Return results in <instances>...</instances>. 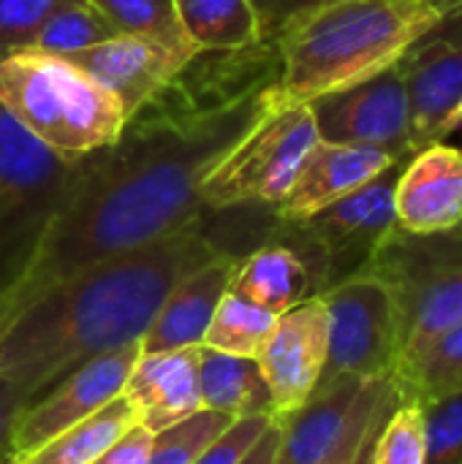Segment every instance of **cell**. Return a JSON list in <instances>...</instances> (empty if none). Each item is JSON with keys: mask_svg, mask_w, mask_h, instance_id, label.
I'll return each mask as SVG.
<instances>
[{"mask_svg": "<svg viewBox=\"0 0 462 464\" xmlns=\"http://www.w3.org/2000/svg\"><path fill=\"white\" fill-rule=\"evenodd\" d=\"M272 106H283L278 82L259 54L199 52L112 147L82 158L68 198L0 294V326L65 280L210 215L199 185Z\"/></svg>", "mask_w": 462, "mask_h": 464, "instance_id": "obj_1", "label": "cell"}, {"mask_svg": "<svg viewBox=\"0 0 462 464\" xmlns=\"http://www.w3.org/2000/svg\"><path fill=\"white\" fill-rule=\"evenodd\" d=\"M218 256L204 215L65 280L0 326V375L33 402L79 364L142 340L169 291Z\"/></svg>", "mask_w": 462, "mask_h": 464, "instance_id": "obj_2", "label": "cell"}, {"mask_svg": "<svg viewBox=\"0 0 462 464\" xmlns=\"http://www.w3.org/2000/svg\"><path fill=\"white\" fill-rule=\"evenodd\" d=\"M444 14L441 0H335L305 14L272 41L280 103H313L398 65Z\"/></svg>", "mask_w": 462, "mask_h": 464, "instance_id": "obj_3", "label": "cell"}, {"mask_svg": "<svg viewBox=\"0 0 462 464\" xmlns=\"http://www.w3.org/2000/svg\"><path fill=\"white\" fill-rule=\"evenodd\" d=\"M0 106L35 141L71 163L112 147L128 125L106 87L54 54L0 57Z\"/></svg>", "mask_w": 462, "mask_h": 464, "instance_id": "obj_4", "label": "cell"}, {"mask_svg": "<svg viewBox=\"0 0 462 464\" xmlns=\"http://www.w3.org/2000/svg\"><path fill=\"white\" fill-rule=\"evenodd\" d=\"M362 272L376 275L398 304L400 356L395 372L462 321V223L433 234L395 226Z\"/></svg>", "mask_w": 462, "mask_h": 464, "instance_id": "obj_5", "label": "cell"}, {"mask_svg": "<svg viewBox=\"0 0 462 464\" xmlns=\"http://www.w3.org/2000/svg\"><path fill=\"white\" fill-rule=\"evenodd\" d=\"M82 160H63L0 106V294L35 253L68 198Z\"/></svg>", "mask_w": 462, "mask_h": 464, "instance_id": "obj_6", "label": "cell"}, {"mask_svg": "<svg viewBox=\"0 0 462 464\" xmlns=\"http://www.w3.org/2000/svg\"><path fill=\"white\" fill-rule=\"evenodd\" d=\"M319 144L310 103L272 106L204 177L199 198L210 212L275 207Z\"/></svg>", "mask_w": 462, "mask_h": 464, "instance_id": "obj_7", "label": "cell"}, {"mask_svg": "<svg viewBox=\"0 0 462 464\" xmlns=\"http://www.w3.org/2000/svg\"><path fill=\"white\" fill-rule=\"evenodd\" d=\"M400 166L378 174L359 190L343 196L340 201L305 220L275 223L270 242H283L302 256L313 272L319 296L346 277L359 275L387 234L398 226L395 182Z\"/></svg>", "mask_w": 462, "mask_h": 464, "instance_id": "obj_8", "label": "cell"}, {"mask_svg": "<svg viewBox=\"0 0 462 464\" xmlns=\"http://www.w3.org/2000/svg\"><path fill=\"white\" fill-rule=\"evenodd\" d=\"M329 313V351L319 386L376 381L395 372L400 315L392 291L370 272L346 277L321 294Z\"/></svg>", "mask_w": 462, "mask_h": 464, "instance_id": "obj_9", "label": "cell"}, {"mask_svg": "<svg viewBox=\"0 0 462 464\" xmlns=\"http://www.w3.org/2000/svg\"><path fill=\"white\" fill-rule=\"evenodd\" d=\"M139 356L142 340L101 353L71 370L60 383L25 405L11 430V457L22 462L74 424L90 419L114 397H120Z\"/></svg>", "mask_w": 462, "mask_h": 464, "instance_id": "obj_10", "label": "cell"}, {"mask_svg": "<svg viewBox=\"0 0 462 464\" xmlns=\"http://www.w3.org/2000/svg\"><path fill=\"white\" fill-rule=\"evenodd\" d=\"M319 139L332 144H365L408 160L411 122L400 65H392L354 87L321 95L310 103Z\"/></svg>", "mask_w": 462, "mask_h": 464, "instance_id": "obj_11", "label": "cell"}, {"mask_svg": "<svg viewBox=\"0 0 462 464\" xmlns=\"http://www.w3.org/2000/svg\"><path fill=\"white\" fill-rule=\"evenodd\" d=\"M329 351V313L321 296H310L278 315L256 364L272 397L275 419L300 411L319 389Z\"/></svg>", "mask_w": 462, "mask_h": 464, "instance_id": "obj_12", "label": "cell"}, {"mask_svg": "<svg viewBox=\"0 0 462 464\" xmlns=\"http://www.w3.org/2000/svg\"><path fill=\"white\" fill-rule=\"evenodd\" d=\"M63 60L106 87L131 120L152 103L193 57L177 54L158 41L120 33L90 49L63 54Z\"/></svg>", "mask_w": 462, "mask_h": 464, "instance_id": "obj_13", "label": "cell"}, {"mask_svg": "<svg viewBox=\"0 0 462 464\" xmlns=\"http://www.w3.org/2000/svg\"><path fill=\"white\" fill-rule=\"evenodd\" d=\"M408 98L411 150L419 152L447 139V125L462 101V38L425 35L398 63Z\"/></svg>", "mask_w": 462, "mask_h": 464, "instance_id": "obj_14", "label": "cell"}, {"mask_svg": "<svg viewBox=\"0 0 462 464\" xmlns=\"http://www.w3.org/2000/svg\"><path fill=\"white\" fill-rule=\"evenodd\" d=\"M400 163L406 160H398L376 147L332 144L319 139V144L308 152L294 185L272 207V212L286 223L305 220Z\"/></svg>", "mask_w": 462, "mask_h": 464, "instance_id": "obj_15", "label": "cell"}, {"mask_svg": "<svg viewBox=\"0 0 462 464\" xmlns=\"http://www.w3.org/2000/svg\"><path fill=\"white\" fill-rule=\"evenodd\" d=\"M395 215L403 231L433 234L462 223V150L436 141L414 152L395 182Z\"/></svg>", "mask_w": 462, "mask_h": 464, "instance_id": "obj_16", "label": "cell"}, {"mask_svg": "<svg viewBox=\"0 0 462 464\" xmlns=\"http://www.w3.org/2000/svg\"><path fill=\"white\" fill-rule=\"evenodd\" d=\"M199 348L142 353L136 359L123 397L136 408L139 424L152 435L202 411Z\"/></svg>", "mask_w": 462, "mask_h": 464, "instance_id": "obj_17", "label": "cell"}, {"mask_svg": "<svg viewBox=\"0 0 462 464\" xmlns=\"http://www.w3.org/2000/svg\"><path fill=\"white\" fill-rule=\"evenodd\" d=\"M237 256H218L182 277L163 304L158 307L152 324L142 337V353H161L177 348H196L204 343L210 321L229 291L231 275L237 269Z\"/></svg>", "mask_w": 462, "mask_h": 464, "instance_id": "obj_18", "label": "cell"}, {"mask_svg": "<svg viewBox=\"0 0 462 464\" xmlns=\"http://www.w3.org/2000/svg\"><path fill=\"white\" fill-rule=\"evenodd\" d=\"M368 381H335L319 386L313 397L280 421L275 464H321L340 440L351 411Z\"/></svg>", "mask_w": 462, "mask_h": 464, "instance_id": "obj_19", "label": "cell"}, {"mask_svg": "<svg viewBox=\"0 0 462 464\" xmlns=\"http://www.w3.org/2000/svg\"><path fill=\"white\" fill-rule=\"evenodd\" d=\"M229 291L275 315L319 296L316 280L302 256L283 242H264L237 261Z\"/></svg>", "mask_w": 462, "mask_h": 464, "instance_id": "obj_20", "label": "cell"}, {"mask_svg": "<svg viewBox=\"0 0 462 464\" xmlns=\"http://www.w3.org/2000/svg\"><path fill=\"white\" fill-rule=\"evenodd\" d=\"M199 392L202 408L245 419V416H272V397L256 359L229 356L212 348H199Z\"/></svg>", "mask_w": 462, "mask_h": 464, "instance_id": "obj_21", "label": "cell"}, {"mask_svg": "<svg viewBox=\"0 0 462 464\" xmlns=\"http://www.w3.org/2000/svg\"><path fill=\"white\" fill-rule=\"evenodd\" d=\"M185 38L196 52H237L261 44L248 0H174Z\"/></svg>", "mask_w": 462, "mask_h": 464, "instance_id": "obj_22", "label": "cell"}, {"mask_svg": "<svg viewBox=\"0 0 462 464\" xmlns=\"http://www.w3.org/2000/svg\"><path fill=\"white\" fill-rule=\"evenodd\" d=\"M136 424V408L120 394L19 464H95Z\"/></svg>", "mask_w": 462, "mask_h": 464, "instance_id": "obj_23", "label": "cell"}, {"mask_svg": "<svg viewBox=\"0 0 462 464\" xmlns=\"http://www.w3.org/2000/svg\"><path fill=\"white\" fill-rule=\"evenodd\" d=\"M400 402L430 405L462 392V321L441 334L419 359L392 372Z\"/></svg>", "mask_w": 462, "mask_h": 464, "instance_id": "obj_24", "label": "cell"}, {"mask_svg": "<svg viewBox=\"0 0 462 464\" xmlns=\"http://www.w3.org/2000/svg\"><path fill=\"white\" fill-rule=\"evenodd\" d=\"M278 324V315L245 302L242 296L226 291V296L221 299L210 329L204 334V348L229 353V356H245V359H256L264 348V343L270 340L272 329Z\"/></svg>", "mask_w": 462, "mask_h": 464, "instance_id": "obj_25", "label": "cell"}, {"mask_svg": "<svg viewBox=\"0 0 462 464\" xmlns=\"http://www.w3.org/2000/svg\"><path fill=\"white\" fill-rule=\"evenodd\" d=\"M120 35L114 24L90 3V0H76L63 8H57L33 35V41L22 52H35V54H74L82 49H90L101 41H109Z\"/></svg>", "mask_w": 462, "mask_h": 464, "instance_id": "obj_26", "label": "cell"}, {"mask_svg": "<svg viewBox=\"0 0 462 464\" xmlns=\"http://www.w3.org/2000/svg\"><path fill=\"white\" fill-rule=\"evenodd\" d=\"M90 3L114 24L117 33L158 41L166 49L185 57L199 54L185 38L174 0H90Z\"/></svg>", "mask_w": 462, "mask_h": 464, "instance_id": "obj_27", "label": "cell"}, {"mask_svg": "<svg viewBox=\"0 0 462 464\" xmlns=\"http://www.w3.org/2000/svg\"><path fill=\"white\" fill-rule=\"evenodd\" d=\"M400 405V394L395 389L392 375L368 381L354 411L351 419L340 435V440L335 443V449L324 457L321 464H357L368 440L376 435V430L387 421V416Z\"/></svg>", "mask_w": 462, "mask_h": 464, "instance_id": "obj_28", "label": "cell"}, {"mask_svg": "<svg viewBox=\"0 0 462 464\" xmlns=\"http://www.w3.org/2000/svg\"><path fill=\"white\" fill-rule=\"evenodd\" d=\"M231 421V416L202 408L185 421L155 432L147 464H193Z\"/></svg>", "mask_w": 462, "mask_h": 464, "instance_id": "obj_29", "label": "cell"}, {"mask_svg": "<svg viewBox=\"0 0 462 464\" xmlns=\"http://www.w3.org/2000/svg\"><path fill=\"white\" fill-rule=\"evenodd\" d=\"M425 462V411L419 402H400L384 421L370 464Z\"/></svg>", "mask_w": 462, "mask_h": 464, "instance_id": "obj_30", "label": "cell"}, {"mask_svg": "<svg viewBox=\"0 0 462 464\" xmlns=\"http://www.w3.org/2000/svg\"><path fill=\"white\" fill-rule=\"evenodd\" d=\"M425 411V462L462 464V392L438 402L422 405Z\"/></svg>", "mask_w": 462, "mask_h": 464, "instance_id": "obj_31", "label": "cell"}, {"mask_svg": "<svg viewBox=\"0 0 462 464\" xmlns=\"http://www.w3.org/2000/svg\"><path fill=\"white\" fill-rule=\"evenodd\" d=\"M68 3L76 0H0V57L22 52L38 27Z\"/></svg>", "mask_w": 462, "mask_h": 464, "instance_id": "obj_32", "label": "cell"}, {"mask_svg": "<svg viewBox=\"0 0 462 464\" xmlns=\"http://www.w3.org/2000/svg\"><path fill=\"white\" fill-rule=\"evenodd\" d=\"M272 416H245L234 419L202 454L193 464H240L248 451L256 446V440L267 432L272 424Z\"/></svg>", "mask_w": 462, "mask_h": 464, "instance_id": "obj_33", "label": "cell"}, {"mask_svg": "<svg viewBox=\"0 0 462 464\" xmlns=\"http://www.w3.org/2000/svg\"><path fill=\"white\" fill-rule=\"evenodd\" d=\"M253 5V14L259 19L261 41H275L291 22L302 19L305 14L329 5L335 0H248Z\"/></svg>", "mask_w": 462, "mask_h": 464, "instance_id": "obj_34", "label": "cell"}, {"mask_svg": "<svg viewBox=\"0 0 462 464\" xmlns=\"http://www.w3.org/2000/svg\"><path fill=\"white\" fill-rule=\"evenodd\" d=\"M152 432L142 424L131 427L95 464H147L152 449Z\"/></svg>", "mask_w": 462, "mask_h": 464, "instance_id": "obj_35", "label": "cell"}, {"mask_svg": "<svg viewBox=\"0 0 462 464\" xmlns=\"http://www.w3.org/2000/svg\"><path fill=\"white\" fill-rule=\"evenodd\" d=\"M30 402L27 392L0 375V464L11 457V430L19 411Z\"/></svg>", "mask_w": 462, "mask_h": 464, "instance_id": "obj_36", "label": "cell"}, {"mask_svg": "<svg viewBox=\"0 0 462 464\" xmlns=\"http://www.w3.org/2000/svg\"><path fill=\"white\" fill-rule=\"evenodd\" d=\"M278 446H280V421L275 419V421L267 427V432L256 440V446L248 451V457L240 464H275Z\"/></svg>", "mask_w": 462, "mask_h": 464, "instance_id": "obj_37", "label": "cell"}, {"mask_svg": "<svg viewBox=\"0 0 462 464\" xmlns=\"http://www.w3.org/2000/svg\"><path fill=\"white\" fill-rule=\"evenodd\" d=\"M436 33H444L449 38H462V0L444 14V19L436 27Z\"/></svg>", "mask_w": 462, "mask_h": 464, "instance_id": "obj_38", "label": "cell"}, {"mask_svg": "<svg viewBox=\"0 0 462 464\" xmlns=\"http://www.w3.org/2000/svg\"><path fill=\"white\" fill-rule=\"evenodd\" d=\"M452 133H462V101L460 106H457V111H455V117L447 125V136H452Z\"/></svg>", "mask_w": 462, "mask_h": 464, "instance_id": "obj_39", "label": "cell"}, {"mask_svg": "<svg viewBox=\"0 0 462 464\" xmlns=\"http://www.w3.org/2000/svg\"><path fill=\"white\" fill-rule=\"evenodd\" d=\"M381 427H384V424H381ZM381 427H378V430H376V435H373V438L368 440V446H365V451H362V457H359V462H357V464H370V454H373V443H376V438H378Z\"/></svg>", "mask_w": 462, "mask_h": 464, "instance_id": "obj_40", "label": "cell"}, {"mask_svg": "<svg viewBox=\"0 0 462 464\" xmlns=\"http://www.w3.org/2000/svg\"><path fill=\"white\" fill-rule=\"evenodd\" d=\"M3 464H19V459H14V457H8V459H5V462Z\"/></svg>", "mask_w": 462, "mask_h": 464, "instance_id": "obj_41", "label": "cell"}]
</instances>
